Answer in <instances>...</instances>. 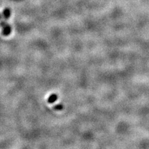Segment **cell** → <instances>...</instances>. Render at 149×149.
I'll use <instances>...</instances> for the list:
<instances>
[{
	"label": "cell",
	"instance_id": "obj_1",
	"mask_svg": "<svg viewBox=\"0 0 149 149\" xmlns=\"http://www.w3.org/2000/svg\"><path fill=\"white\" fill-rule=\"evenodd\" d=\"M57 99H58L57 95L55 94V93H53V94L51 95L48 97L47 102L50 104H52V103H54V102H55L56 101H57Z\"/></svg>",
	"mask_w": 149,
	"mask_h": 149
},
{
	"label": "cell",
	"instance_id": "obj_2",
	"mask_svg": "<svg viewBox=\"0 0 149 149\" xmlns=\"http://www.w3.org/2000/svg\"><path fill=\"white\" fill-rule=\"evenodd\" d=\"M53 108L56 111H62L63 109V105L62 104H58L54 106Z\"/></svg>",
	"mask_w": 149,
	"mask_h": 149
}]
</instances>
